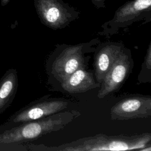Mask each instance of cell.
<instances>
[{"instance_id": "1", "label": "cell", "mask_w": 151, "mask_h": 151, "mask_svg": "<svg viewBox=\"0 0 151 151\" xmlns=\"http://www.w3.org/2000/svg\"><path fill=\"white\" fill-rule=\"evenodd\" d=\"M151 146V134L132 136H107L97 134L54 147H45L48 151H97L138 150Z\"/></svg>"}, {"instance_id": "2", "label": "cell", "mask_w": 151, "mask_h": 151, "mask_svg": "<svg viewBox=\"0 0 151 151\" xmlns=\"http://www.w3.org/2000/svg\"><path fill=\"white\" fill-rule=\"evenodd\" d=\"M80 115L77 110L58 112L52 115L21 123L0 133V145L27 142L58 131Z\"/></svg>"}, {"instance_id": "3", "label": "cell", "mask_w": 151, "mask_h": 151, "mask_svg": "<svg viewBox=\"0 0 151 151\" xmlns=\"http://www.w3.org/2000/svg\"><path fill=\"white\" fill-rule=\"evenodd\" d=\"M34 4L41 22L52 29L67 27L80 14L63 0H34Z\"/></svg>"}, {"instance_id": "4", "label": "cell", "mask_w": 151, "mask_h": 151, "mask_svg": "<svg viewBox=\"0 0 151 151\" xmlns=\"http://www.w3.org/2000/svg\"><path fill=\"white\" fill-rule=\"evenodd\" d=\"M69 102L64 98H48L33 101L12 115L5 124L22 123L43 118L65 109Z\"/></svg>"}, {"instance_id": "5", "label": "cell", "mask_w": 151, "mask_h": 151, "mask_svg": "<svg viewBox=\"0 0 151 151\" xmlns=\"http://www.w3.org/2000/svg\"><path fill=\"white\" fill-rule=\"evenodd\" d=\"M151 0H130L115 11L113 17L106 22L103 27L106 30L116 31L133 22L150 17Z\"/></svg>"}, {"instance_id": "6", "label": "cell", "mask_w": 151, "mask_h": 151, "mask_svg": "<svg viewBox=\"0 0 151 151\" xmlns=\"http://www.w3.org/2000/svg\"><path fill=\"white\" fill-rule=\"evenodd\" d=\"M133 68L130 53L123 50L104 77L97 97L102 99L111 93L118 91L128 78Z\"/></svg>"}, {"instance_id": "7", "label": "cell", "mask_w": 151, "mask_h": 151, "mask_svg": "<svg viewBox=\"0 0 151 151\" xmlns=\"http://www.w3.org/2000/svg\"><path fill=\"white\" fill-rule=\"evenodd\" d=\"M151 116V97L136 96L124 98L113 106L110 109L112 120H125L147 118Z\"/></svg>"}, {"instance_id": "8", "label": "cell", "mask_w": 151, "mask_h": 151, "mask_svg": "<svg viewBox=\"0 0 151 151\" xmlns=\"http://www.w3.org/2000/svg\"><path fill=\"white\" fill-rule=\"evenodd\" d=\"M83 44L69 45L55 58L52 64V74L61 81L79 68L84 67Z\"/></svg>"}, {"instance_id": "9", "label": "cell", "mask_w": 151, "mask_h": 151, "mask_svg": "<svg viewBox=\"0 0 151 151\" xmlns=\"http://www.w3.org/2000/svg\"><path fill=\"white\" fill-rule=\"evenodd\" d=\"M123 48L119 43L111 42L104 45L96 54L95 77L96 81L100 84L116 61Z\"/></svg>"}, {"instance_id": "10", "label": "cell", "mask_w": 151, "mask_h": 151, "mask_svg": "<svg viewBox=\"0 0 151 151\" xmlns=\"http://www.w3.org/2000/svg\"><path fill=\"white\" fill-rule=\"evenodd\" d=\"M62 88L69 93H81L98 87L100 84L94 80L92 73L85 67L79 68L62 80Z\"/></svg>"}, {"instance_id": "11", "label": "cell", "mask_w": 151, "mask_h": 151, "mask_svg": "<svg viewBox=\"0 0 151 151\" xmlns=\"http://www.w3.org/2000/svg\"><path fill=\"white\" fill-rule=\"evenodd\" d=\"M18 76L15 69L8 70L0 79V114L12 103L18 88Z\"/></svg>"}, {"instance_id": "12", "label": "cell", "mask_w": 151, "mask_h": 151, "mask_svg": "<svg viewBox=\"0 0 151 151\" xmlns=\"http://www.w3.org/2000/svg\"><path fill=\"white\" fill-rule=\"evenodd\" d=\"M92 4L97 9L104 8L106 7V0H90Z\"/></svg>"}, {"instance_id": "13", "label": "cell", "mask_w": 151, "mask_h": 151, "mask_svg": "<svg viewBox=\"0 0 151 151\" xmlns=\"http://www.w3.org/2000/svg\"><path fill=\"white\" fill-rule=\"evenodd\" d=\"M150 44H149V48L147 49V55H146V61L148 64V67L149 68H150V61H151V60H150Z\"/></svg>"}, {"instance_id": "14", "label": "cell", "mask_w": 151, "mask_h": 151, "mask_svg": "<svg viewBox=\"0 0 151 151\" xmlns=\"http://www.w3.org/2000/svg\"><path fill=\"white\" fill-rule=\"evenodd\" d=\"M10 0H1V5L2 6H5L6 5L8 4V3L9 2Z\"/></svg>"}]
</instances>
